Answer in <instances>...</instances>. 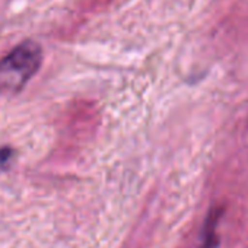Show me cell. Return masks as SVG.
Returning a JSON list of instances; mask_svg holds the SVG:
<instances>
[{
  "mask_svg": "<svg viewBox=\"0 0 248 248\" xmlns=\"http://www.w3.org/2000/svg\"><path fill=\"white\" fill-rule=\"evenodd\" d=\"M43 48L32 40L18 44L0 60V92L18 93L40 70Z\"/></svg>",
  "mask_w": 248,
  "mask_h": 248,
  "instance_id": "obj_1",
  "label": "cell"
},
{
  "mask_svg": "<svg viewBox=\"0 0 248 248\" xmlns=\"http://www.w3.org/2000/svg\"><path fill=\"white\" fill-rule=\"evenodd\" d=\"M223 215V207L216 206L210 209L202 232V244L199 248H217L219 247V236L216 233V226Z\"/></svg>",
  "mask_w": 248,
  "mask_h": 248,
  "instance_id": "obj_2",
  "label": "cell"
},
{
  "mask_svg": "<svg viewBox=\"0 0 248 248\" xmlns=\"http://www.w3.org/2000/svg\"><path fill=\"white\" fill-rule=\"evenodd\" d=\"M14 156V151L11 148H2L0 149V168H3L5 165H8L11 162Z\"/></svg>",
  "mask_w": 248,
  "mask_h": 248,
  "instance_id": "obj_3",
  "label": "cell"
}]
</instances>
